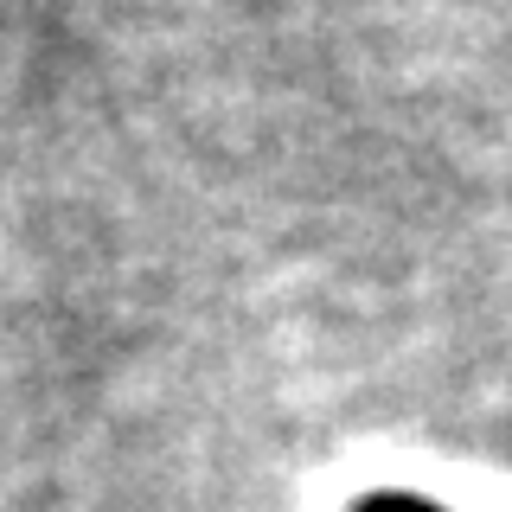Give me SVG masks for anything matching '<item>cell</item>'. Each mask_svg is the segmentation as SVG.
<instances>
[{"mask_svg":"<svg viewBox=\"0 0 512 512\" xmlns=\"http://www.w3.org/2000/svg\"><path fill=\"white\" fill-rule=\"evenodd\" d=\"M346 512H448V506L423 500V493H365V500H352Z\"/></svg>","mask_w":512,"mask_h":512,"instance_id":"6da1fadb","label":"cell"}]
</instances>
